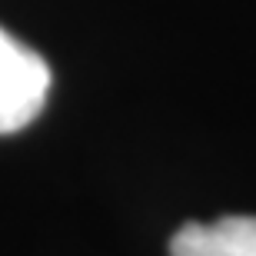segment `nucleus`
Here are the masks:
<instances>
[{
	"instance_id": "obj_2",
	"label": "nucleus",
	"mask_w": 256,
	"mask_h": 256,
	"mask_svg": "<svg viewBox=\"0 0 256 256\" xmlns=\"http://www.w3.org/2000/svg\"><path fill=\"white\" fill-rule=\"evenodd\" d=\"M170 256H256V216L186 223L173 233Z\"/></svg>"
},
{
	"instance_id": "obj_1",
	"label": "nucleus",
	"mask_w": 256,
	"mask_h": 256,
	"mask_svg": "<svg viewBox=\"0 0 256 256\" xmlns=\"http://www.w3.org/2000/svg\"><path fill=\"white\" fill-rule=\"evenodd\" d=\"M50 84L47 60L0 27V133H17L34 124L47 104Z\"/></svg>"
}]
</instances>
